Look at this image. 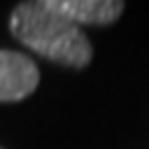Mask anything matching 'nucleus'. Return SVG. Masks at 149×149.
Masks as SVG:
<instances>
[{
  "instance_id": "7ed1b4c3",
  "label": "nucleus",
  "mask_w": 149,
  "mask_h": 149,
  "mask_svg": "<svg viewBox=\"0 0 149 149\" xmlns=\"http://www.w3.org/2000/svg\"><path fill=\"white\" fill-rule=\"evenodd\" d=\"M51 5L79 28L114 23L126 7L119 0H51Z\"/></svg>"
},
{
  "instance_id": "f257e3e1",
  "label": "nucleus",
  "mask_w": 149,
  "mask_h": 149,
  "mask_svg": "<svg viewBox=\"0 0 149 149\" xmlns=\"http://www.w3.org/2000/svg\"><path fill=\"white\" fill-rule=\"evenodd\" d=\"M12 35L35 54L68 68H86L93 58L86 33L65 19L51 0L19 2L9 16Z\"/></svg>"
},
{
  "instance_id": "f03ea898",
  "label": "nucleus",
  "mask_w": 149,
  "mask_h": 149,
  "mask_svg": "<svg viewBox=\"0 0 149 149\" xmlns=\"http://www.w3.org/2000/svg\"><path fill=\"white\" fill-rule=\"evenodd\" d=\"M40 84L37 65L21 51L0 49V102H19Z\"/></svg>"
}]
</instances>
